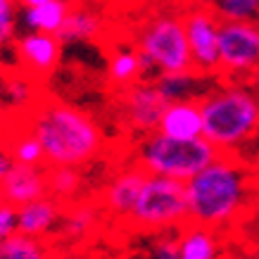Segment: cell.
Wrapping results in <instances>:
<instances>
[{
    "instance_id": "obj_31",
    "label": "cell",
    "mask_w": 259,
    "mask_h": 259,
    "mask_svg": "<svg viewBox=\"0 0 259 259\" xmlns=\"http://www.w3.org/2000/svg\"><path fill=\"white\" fill-rule=\"evenodd\" d=\"M252 259H259V247L254 250V254H252Z\"/></svg>"
},
{
    "instance_id": "obj_29",
    "label": "cell",
    "mask_w": 259,
    "mask_h": 259,
    "mask_svg": "<svg viewBox=\"0 0 259 259\" xmlns=\"http://www.w3.org/2000/svg\"><path fill=\"white\" fill-rule=\"evenodd\" d=\"M43 3H48V0H17V5L22 10H29V8H38V5H43Z\"/></svg>"
},
{
    "instance_id": "obj_6",
    "label": "cell",
    "mask_w": 259,
    "mask_h": 259,
    "mask_svg": "<svg viewBox=\"0 0 259 259\" xmlns=\"http://www.w3.org/2000/svg\"><path fill=\"white\" fill-rule=\"evenodd\" d=\"M190 221L186 181L148 174L134 209L124 221L134 233H176Z\"/></svg>"
},
{
    "instance_id": "obj_1",
    "label": "cell",
    "mask_w": 259,
    "mask_h": 259,
    "mask_svg": "<svg viewBox=\"0 0 259 259\" xmlns=\"http://www.w3.org/2000/svg\"><path fill=\"white\" fill-rule=\"evenodd\" d=\"M257 179V166L247 164L240 155L221 152L202 171L186 181L190 221L217 231L238 224L245 209L254 202Z\"/></svg>"
},
{
    "instance_id": "obj_2",
    "label": "cell",
    "mask_w": 259,
    "mask_h": 259,
    "mask_svg": "<svg viewBox=\"0 0 259 259\" xmlns=\"http://www.w3.org/2000/svg\"><path fill=\"white\" fill-rule=\"evenodd\" d=\"M26 126L38 138L46 166H79L86 169L100 157L107 148V136L93 114L76 105L62 100L38 102L29 117Z\"/></svg>"
},
{
    "instance_id": "obj_15",
    "label": "cell",
    "mask_w": 259,
    "mask_h": 259,
    "mask_svg": "<svg viewBox=\"0 0 259 259\" xmlns=\"http://www.w3.org/2000/svg\"><path fill=\"white\" fill-rule=\"evenodd\" d=\"M221 231L188 221L176 231L179 259H224Z\"/></svg>"
},
{
    "instance_id": "obj_18",
    "label": "cell",
    "mask_w": 259,
    "mask_h": 259,
    "mask_svg": "<svg viewBox=\"0 0 259 259\" xmlns=\"http://www.w3.org/2000/svg\"><path fill=\"white\" fill-rule=\"evenodd\" d=\"M107 79L119 91L145 79V67H143L141 53L136 50V46L117 48L112 53L110 60H107Z\"/></svg>"
},
{
    "instance_id": "obj_5",
    "label": "cell",
    "mask_w": 259,
    "mask_h": 259,
    "mask_svg": "<svg viewBox=\"0 0 259 259\" xmlns=\"http://www.w3.org/2000/svg\"><path fill=\"white\" fill-rule=\"evenodd\" d=\"M136 50L141 53L145 76L193 69L186 26H183V12L162 10L150 15L136 33Z\"/></svg>"
},
{
    "instance_id": "obj_7",
    "label": "cell",
    "mask_w": 259,
    "mask_h": 259,
    "mask_svg": "<svg viewBox=\"0 0 259 259\" xmlns=\"http://www.w3.org/2000/svg\"><path fill=\"white\" fill-rule=\"evenodd\" d=\"M219 79L259 81V22H221Z\"/></svg>"
},
{
    "instance_id": "obj_21",
    "label": "cell",
    "mask_w": 259,
    "mask_h": 259,
    "mask_svg": "<svg viewBox=\"0 0 259 259\" xmlns=\"http://www.w3.org/2000/svg\"><path fill=\"white\" fill-rule=\"evenodd\" d=\"M0 259H57V254L48 238L24 236L17 231L0 243Z\"/></svg>"
},
{
    "instance_id": "obj_16",
    "label": "cell",
    "mask_w": 259,
    "mask_h": 259,
    "mask_svg": "<svg viewBox=\"0 0 259 259\" xmlns=\"http://www.w3.org/2000/svg\"><path fill=\"white\" fill-rule=\"evenodd\" d=\"M152 81L157 83L159 93L164 95L166 102H179V100H200L219 79L200 74L195 69H188V71H176V74H159Z\"/></svg>"
},
{
    "instance_id": "obj_4",
    "label": "cell",
    "mask_w": 259,
    "mask_h": 259,
    "mask_svg": "<svg viewBox=\"0 0 259 259\" xmlns=\"http://www.w3.org/2000/svg\"><path fill=\"white\" fill-rule=\"evenodd\" d=\"M219 155L221 152L204 136L195 141H179V138H169L159 131L134 138L131 150H128L131 162L141 166L143 171L179 181L193 179Z\"/></svg>"
},
{
    "instance_id": "obj_25",
    "label": "cell",
    "mask_w": 259,
    "mask_h": 259,
    "mask_svg": "<svg viewBox=\"0 0 259 259\" xmlns=\"http://www.w3.org/2000/svg\"><path fill=\"white\" fill-rule=\"evenodd\" d=\"M17 24H19V5L17 0H0V50L15 43Z\"/></svg>"
},
{
    "instance_id": "obj_9",
    "label": "cell",
    "mask_w": 259,
    "mask_h": 259,
    "mask_svg": "<svg viewBox=\"0 0 259 259\" xmlns=\"http://www.w3.org/2000/svg\"><path fill=\"white\" fill-rule=\"evenodd\" d=\"M164 107V95L159 93L157 83L150 79H143L119 91V117L124 121L126 131L134 134V138L157 131Z\"/></svg>"
},
{
    "instance_id": "obj_24",
    "label": "cell",
    "mask_w": 259,
    "mask_h": 259,
    "mask_svg": "<svg viewBox=\"0 0 259 259\" xmlns=\"http://www.w3.org/2000/svg\"><path fill=\"white\" fill-rule=\"evenodd\" d=\"M221 22H259V0H209Z\"/></svg>"
},
{
    "instance_id": "obj_22",
    "label": "cell",
    "mask_w": 259,
    "mask_h": 259,
    "mask_svg": "<svg viewBox=\"0 0 259 259\" xmlns=\"http://www.w3.org/2000/svg\"><path fill=\"white\" fill-rule=\"evenodd\" d=\"M48 183H50V195L57 197L62 204H74L83 193L86 179L83 169L79 166H53L48 169Z\"/></svg>"
},
{
    "instance_id": "obj_8",
    "label": "cell",
    "mask_w": 259,
    "mask_h": 259,
    "mask_svg": "<svg viewBox=\"0 0 259 259\" xmlns=\"http://www.w3.org/2000/svg\"><path fill=\"white\" fill-rule=\"evenodd\" d=\"M183 26L190 48L193 69L219 79V26L209 3H193L183 10Z\"/></svg>"
},
{
    "instance_id": "obj_12",
    "label": "cell",
    "mask_w": 259,
    "mask_h": 259,
    "mask_svg": "<svg viewBox=\"0 0 259 259\" xmlns=\"http://www.w3.org/2000/svg\"><path fill=\"white\" fill-rule=\"evenodd\" d=\"M64 207L57 197L46 195L38 197L29 204L17 207V231L24 236H33V238H48L53 233H57L60 221H62Z\"/></svg>"
},
{
    "instance_id": "obj_23",
    "label": "cell",
    "mask_w": 259,
    "mask_h": 259,
    "mask_svg": "<svg viewBox=\"0 0 259 259\" xmlns=\"http://www.w3.org/2000/svg\"><path fill=\"white\" fill-rule=\"evenodd\" d=\"M3 145L10 150V155H12V159H15L17 164H22V166H46L43 148H40L38 138L29 131V126L17 128L15 134L10 136Z\"/></svg>"
},
{
    "instance_id": "obj_20",
    "label": "cell",
    "mask_w": 259,
    "mask_h": 259,
    "mask_svg": "<svg viewBox=\"0 0 259 259\" xmlns=\"http://www.w3.org/2000/svg\"><path fill=\"white\" fill-rule=\"evenodd\" d=\"M105 22L98 12L88 8H71L67 24L60 31V40L62 43H86V40H95L100 38Z\"/></svg>"
},
{
    "instance_id": "obj_10",
    "label": "cell",
    "mask_w": 259,
    "mask_h": 259,
    "mask_svg": "<svg viewBox=\"0 0 259 259\" xmlns=\"http://www.w3.org/2000/svg\"><path fill=\"white\" fill-rule=\"evenodd\" d=\"M12 46L24 74H29L31 79H48L60 67L64 43L55 33L26 31L17 36Z\"/></svg>"
},
{
    "instance_id": "obj_26",
    "label": "cell",
    "mask_w": 259,
    "mask_h": 259,
    "mask_svg": "<svg viewBox=\"0 0 259 259\" xmlns=\"http://www.w3.org/2000/svg\"><path fill=\"white\" fill-rule=\"evenodd\" d=\"M143 259H179L176 250V233H159L157 240L150 245Z\"/></svg>"
},
{
    "instance_id": "obj_14",
    "label": "cell",
    "mask_w": 259,
    "mask_h": 259,
    "mask_svg": "<svg viewBox=\"0 0 259 259\" xmlns=\"http://www.w3.org/2000/svg\"><path fill=\"white\" fill-rule=\"evenodd\" d=\"M157 131L169 136V138H179V141L202 138V110H200V100L166 102Z\"/></svg>"
},
{
    "instance_id": "obj_17",
    "label": "cell",
    "mask_w": 259,
    "mask_h": 259,
    "mask_svg": "<svg viewBox=\"0 0 259 259\" xmlns=\"http://www.w3.org/2000/svg\"><path fill=\"white\" fill-rule=\"evenodd\" d=\"M71 8H74V0H48L38 8H29L22 10L19 22L26 31H43V33H55L60 36V31L67 24Z\"/></svg>"
},
{
    "instance_id": "obj_28",
    "label": "cell",
    "mask_w": 259,
    "mask_h": 259,
    "mask_svg": "<svg viewBox=\"0 0 259 259\" xmlns=\"http://www.w3.org/2000/svg\"><path fill=\"white\" fill-rule=\"evenodd\" d=\"M15 159H12V155H10V150L5 148V145H0V181L5 179L12 169H15Z\"/></svg>"
},
{
    "instance_id": "obj_11",
    "label": "cell",
    "mask_w": 259,
    "mask_h": 259,
    "mask_svg": "<svg viewBox=\"0 0 259 259\" xmlns=\"http://www.w3.org/2000/svg\"><path fill=\"white\" fill-rule=\"evenodd\" d=\"M145 179H148V171H143L141 166H136L134 162H128L126 166L117 169L102 186L100 193L102 212L107 214L110 219H117L124 224L128 219L131 209H134L138 195H141Z\"/></svg>"
},
{
    "instance_id": "obj_13",
    "label": "cell",
    "mask_w": 259,
    "mask_h": 259,
    "mask_svg": "<svg viewBox=\"0 0 259 259\" xmlns=\"http://www.w3.org/2000/svg\"><path fill=\"white\" fill-rule=\"evenodd\" d=\"M0 190L12 207L29 204L38 197L50 195L48 183V166H22L15 164V169L0 181Z\"/></svg>"
},
{
    "instance_id": "obj_30",
    "label": "cell",
    "mask_w": 259,
    "mask_h": 259,
    "mask_svg": "<svg viewBox=\"0 0 259 259\" xmlns=\"http://www.w3.org/2000/svg\"><path fill=\"white\" fill-rule=\"evenodd\" d=\"M5 204H8V200H5V195H3V190H0V209H3Z\"/></svg>"
},
{
    "instance_id": "obj_27",
    "label": "cell",
    "mask_w": 259,
    "mask_h": 259,
    "mask_svg": "<svg viewBox=\"0 0 259 259\" xmlns=\"http://www.w3.org/2000/svg\"><path fill=\"white\" fill-rule=\"evenodd\" d=\"M17 233V207L5 204L0 209V243Z\"/></svg>"
},
{
    "instance_id": "obj_19",
    "label": "cell",
    "mask_w": 259,
    "mask_h": 259,
    "mask_svg": "<svg viewBox=\"0 0 259 259\" xmlns=\"http://www.w3.org/2000/svg\"><path fill=\"white\" fill-rule=\"evenodd\" d=\"M102 212V207H93V204L74 202L67 204V209L60 221V236L67 240H83L95 231L98 226V214Z\"/></svg>"
},
{
    "instance_id": "obj_3",
    "label": "cell",
    "mask_w": 259,
    "mask_h": 259,
    "mask_svg": "<svg viewBox=\"0 0 259 259\" xmlns=\"http://www.w3.org/2000/svg\"><path fill=\"white\" fill-rule=\"evenodd\" d=\"M202 136L224 155H240L259 138L257 83L219 79L200 98Z\"/></svg>"
}]
</instances>
